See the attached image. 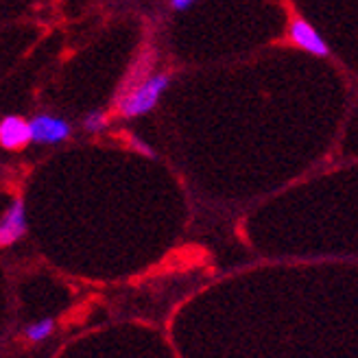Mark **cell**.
<instances>
[{
	"label": "cell",
	"instance_id": "ba28073f",
	"mask_svg": "<svg viewBox=\"0 0 358 358\" xmlns=\"http://www.w3.org/2000/svg\"><path fill=\"white\" fill-rule=\"evenodd\" d=\"M131 147H134L138 153H145L147 157H153V155H155V151L147 145V142H142L140 138H131Z\"/></svg>",
	"mask_w": 358,
	"mask_h": 358
},
{
	"label": "cell",
	"instance_id": "5b68a950",
	"mask_svg": "<svg viewBox=\"0 0 358 358\" xmlns=\"http://www.w3.org/2000/svg\"><path fill=\"white\" fill-rule=\"evenodd\" d=\"M31 142L29 122L20 116H7L0 122V145L9 151L24 149Z\"/></svg>",
	"mask_w": 358,
	"mask_h": 358
},
{
	"label": "cell",
	"instance_id": "3957f363",
	"mask_svg": "<svg viewBox=\"0 0 358 358\" xmlns=\"http://www.w3.org/2000/svg\"><path fill=\"white\" fill-rule=\"evenodd\" d=\"M289 35H291V40H293L295 46L303 48L306 52H310V55H315V57H326L328 55L326 40L321 38V33L310 22L303 20V17H295V20L291 22Z\"/></svg>",
	"mask_w": 358,
	"mask_h": 358
},
{
	"label": "cell",
	"instance_id": "277c9868",
	"mask_svg": "<svg viewBox=\"0 0 358 358\" xmlns=\"http://www.w3.org/2000/svg\"><path fill=\"white\" fill-rule=\"evenodd\" d=\"M27 231V210H24V201L15 199L9 210L3 214L0 219V247H9L13 243H17Z\"/></svg>",
	"mask_w": 358,
	"mask_h": 358
},
{
	"label": "cell",
	"instance_id": "9c48e42d",
	"mask_svg": "<svg viewBox=\"0 0 358 358\" xmlns=\"http://www.w3.org/2000/svg\"><path fill=\"white\" fill-rule=\"evenodd\" d=\"M194 3H196V0H171L173 9H177V11H184V9L192 7Z\"/></svg>",
	"mask_w": 358,
	"mask_h": 358
},
{
	"label": "cell",
	"instance_id": "8992f818",
	"mask_svg": "<svg viewBox=\"0 0 358 358\" xmlns=\"http://www.w3.org/2000/svg\"><path fill=\"white\" fill-rule=\"evenodd\" d=\"M52 330H55V321L52 319H42L38 321V324H31L27 328V338L33 343H38V341H44V338H48L52 334Z\"/></svg>",
	"mask_w": 358,
	"mask_h": 358
},
{
	"label": "cell",
	"instance_id": "52a82bcc",
	"mask_svg": "<svg viewBox=\"0 0 358 358\" xmlns=\"http://www.w3.org/2000/svg\"><path fill=\"white\" fill-rule=\"evenodd\" d=\"M83 127L87 131H92V134H99L107 127V114L101 112V110H94V112H90L83 120Z\"/></svg>",
	"mask_w": 358,
	"mask_h": 358
},
{
	"label": "cell",
	"instance_id": "7a4b0ae2",
	"mask_svg": "<svg viewBox=\"0 0 358 358\" xmlns=\"http://www.w3.org/2000/svg\"><path fill=\"white\" fill-rule=\"evenodd\" d=\"M31 129V142H40V145H59V142L68 140L70 136V124L64 118L40 114L29 122Z\"/></svg>",
	"mask_w": 358,
	"mask_h": 358
},
{
	"label": "cell",
	"instance_id": "6da1fadb",
	"mask_svg": "<svg viewBox=\"0 0 358 358\" xmlns=\"http://www.w3.org/2000/svg\"><path fill=\"white\" fill-rule=\"evenodd\" d=\"M169 85H171V77L166 73H157V75H149L145 79H140L120 96L118 112L127 118L149 114L169 90Z\"/></svg>",
	"mask_w": 358,
	"mask_h": 358
}]
</instances>
